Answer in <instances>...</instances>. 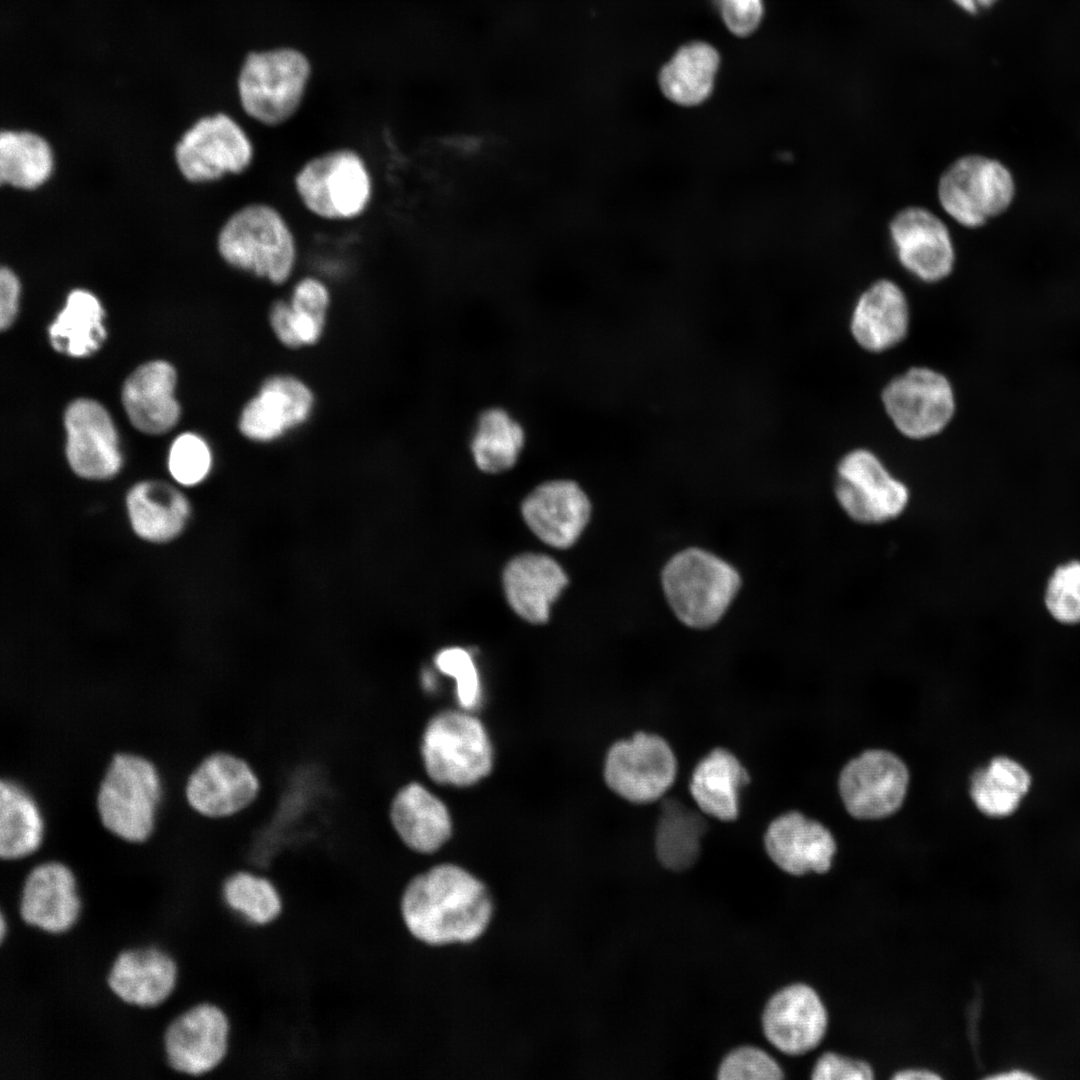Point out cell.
<instances>
[{
    "label": "cell",
    "instance_id": "1",
    "mask_svg": "<svg viewBox=\"0 0 1080 1080\" xmlns=\"http://www.w3.org/2000/svg\"><path fill=\"white\" fill-rule=\"evenodd\" d=\"M400 916L421 943H470L487 929L493 901L487 887L465 869L441 864L411 878L400 896Z\"/></svg>",
    "mask_w": 1080,
    "mask_h": 1080
},
{
    "label": "cell",
    "instance_id": "2",
    "mask_svg": "<svg viewBox=\"0 0 1080 1080\" xmlns=\"http://www.w3.org/2000/svg\"><path fill=\"white\" fill-rule=\"evenodd\" d=\"M221 259L234 270L272 286L295 276L300 245L283 210L266 200H251L235 209L216 240Z\"/></svg>",
    "mask_w": 1080,
    "mask_h": 1080
},
{
    "label": "cell",
    "instance_id": "3",
    "mask_svg": "<svg viewBox=\"0 0 1080 1080\" xmlns=\"http://www.w3.org/2000/svg\"><path fill=\"white\" fill-rule=\"evenodd\" d=\"M291 185L301 207L328 223L363 218L376 195L371 164L352 145H338L311 155L295 170Z\"/></svg>",
    "mask_w": 1080,
    "mask_h": 1080
},
{
    "label": "cell",
    "instance_id": "4",
    "mask_svg": "<svg viewBox=\"0 0 1080 1080\" xmlns=\"http://www.w3.org/2000/svg\"><path fill=\"white\" fill-rule=\"evenodd\" d=\"M312 75L310 58L296 47L250 51L241 60L235 78L239 107L258 126L283 127L301 111Z\"/></svg>",
    "mask_w": 1080,
    "mask_h": 1080
},
{
    "label": "cell",
    "instance_id": "5",
    "mask_svg": "<svg viewBox=\"0 0 1080 1080\" xmlns=\"http://www.w3.org/2000/svg\"><path fill=\"white\" fill-rule=\"evenodd\" d=\"M660 585L677 620L688 628L705 630L717 625L734 603L741 575L729 561L701 547H687L664 564Z\"/></svg>",
    "mask_w": 1080,
    "mask_h": 1080
},
{
    "label": "cell",
    "instance_id": "6",
    "mask_svg": "<svg viewBox=\"0 0 1080 1080\" xmlns=\"http://www.w3.org/2000/svg\"><path fill=\"white\" fill-rule=\"evenodd\" d=\"M162 794L154 764L133 753H117L100 782L96 807L102 825L130 843H142L153 832Z\"/></svg>",
    "mask_w": 1080,
    "mask_h": 1080
},
{
    "label": "cell",
    "instance_id": "7",
    "mask_svg": "<svg viewBox=\"0 0 1080 1080\" xmlns=\"http://www.w3.org/2000/svg\"><path fill=\"white\" fill-rule=\"evenodd\" d=\"M176 159L189 181L214 182L249 172L257 159V147L237 118L219 111L201 117L184 134Z\"/></svg>",
    "mask_w": 1080,
    "mask_h": 1080
},
{
    "label": "cell",
    "instance_id": "8",
    "mask_svg": "<svg viewBox=\"0 0 1080 1080\" xmlns=\"http://www.w3.org/2000/svg\"><path fill=\"white\" fill-rule=\"evenodd\" d=\"M1014 181L999 161L977 154L950 163L937 183L942 210L956 223L977 228L1003 213L1012 202Z\"/></svg>",
    "mask_w": 1080,
    "mask_h": 1080
},
{
    "label": "cell",
    "instance_id": "9",
    "mask_svg": "<svg viewBox=\"0 0 1080 1080\" xmlns=\"http://www.w3.org/2000/svg\"><path fill=\"white\" fill-rule=\"evenodd\" d=\"M421 753L429 777L440 784L472 785L492 768V749L481 722L445 711L427 725Z\"/></svg>",
    "mask_w": 1080,
    "mask_h": 1080
},
{
    "label": "cell",
    "instance_id": "10",
    "mask_svg": "<svg viewBox=\"0 0 1080 1080\" xmlns=\"http://www.w3.org/2000/svg\"><path fill=\"white\" fill-rule=\"evenodd\" d=\"M834 494L846 515L863 525L898 518L910 499L907 486L890 473L876 454L864 448L851 450L840 459Z\"/></svg>",
    "mask_w": 1080,
    "mask_h": 1080
},
{
    "label": "cell",
    "instance_id": "11",
    "mask_svg": "<svg viewBox=\"0 0 1080 1080\" xmlns=\"http://www.w3.org/2000/svg\"><path fill=\"white\" fill-rule=\"evenodd\" d=\"M677 770L675 753L663 737L637 732L610 747L604 764V779L621 798L634 804H648L666 794L676 779Z\"/></svg>",
    "mask_w": 1080,
    "mask_h": 1080
},
{
    "label": "cell",
    "instance_id": "12",
    "mask_svg": "<svg viewBox=\"0 0 1080 1080\" xmlns=\"http://www.w3.org/2000/svg\"><path fill=\"white\" fill-rule=\"evenodd\" d=\"M881 399L895 428L915 440L942 432L955 412L950 381L927 367H913L894 377L884 387Z\"/></svg>",
    "mask_w": 1080,
    "mask_h": 1080
},
{
    "label": "cell",
    "instance_id": "13",
    "mask_svg": "<svg viewBox=\"0 0 1080 1080\" xmlns=\"http://www.w3.org/2000/svg\"><path fill=\"white\" fill-rule=\"evenodd\" d=\"M315 402L312 388L302 378L290 373L272 374L242 406L238 430L250 442L274 443L306 424Z\"/></svg>",
    "mask_w": 1080,
    "mask_h": 1080
},
{
    "label": "cell",
    "instance_id": "14",
    "mask_svg": "<svg viewBox=\"0 0 1080 1080\" xmlns=\"http://www.w3.org/2000/svg\"><path fill=\"white\" fill-rule=\"evenodd\" d=\"M909 782L906 765L885 750H868L842 769L839 791L846 810L855 818L887 817L902 805Z\"/></svg>",
    "mask_w": 1080,
    "mask_h": 1080
},
{
    "label": "cell",
    "instance_id": "15",
    "mask_svg": "<svg viewBox=\"0 0 1080 1080\" xmlns=\"http://www.w3.org/2000/svg\"><path fill=\"white\" fill-rule=\"evenodd\" d=\"M230 1034V1020L221 1007L196 1004L171 1021L164 1033L168 1064L183 1074H207L226 1058Z\"/></svg>",
    "mask_w": 1080,
    "mask_h": 1080
},
{
    "label": "cell",
    "instance_id": "16",
    "mask_svg": "<svg viewBox=\"0 0 1080 1080\" xmlns=\"http://www.w3.org/2000/svg\"><path fill=\"white\" fill-rule=\"evenodd\" d=\"M889 235L900 264L926 283L944 280L953 271L955 249L945 222L928 208L908 206L889 223Z\"/></svg>",
    "mask_w": 1080,
    "mask_h": 1080
},
{
    "label": "cell",
    "instance_id": "17",
    "mask_svg": "<svg viewBox=\"0 0 1080 1080\" xmlns=\"http://www.w3.org/2000/svg\"><path fill=\"white\" fill-rule=\"evenodd\" d=\"M260 792V781L243 758L214 752L192 771L185 784V798L198 814L208 818L233 816L249 807Z\"/></svg>",
    "mask_w": 1080,
    "mask_h": 1080
},
{
    "label": "cell",
    "instance_id": "18",
    "mask_svg": "<svg viewBox=\"0 0 1080 1080\" xmlns=\"http://www.w3.org/2000/svg\"><path fill=\"white\" fill-rule=\"evenodd\" d=\"M66 457L78 476L109 479L122 466L119 439L113 420L99 402L80 398L66 409Z\"/></svg>",
    "mask_w": 1080,
    "mask_h": 1080
},
{
    "label": "cell",
    "instance_id": "19",
    "mask_svg": "<svg viewBox=\"0 0 1080 1080\" xmlns=\"http://www.w3.org/2000/svg\"><path fill=\"white\" fill-rule=\"evenodd\" d=\"M828 1012L817 991L804 983L787 985L767 1002L762 1013L766 1039L780 1052L800 1056L823 1041Z\"/></svg>",
    "mask_w": 1080,
    "mask_h": 1080
},
{
    "label": "cell",
    "instance_id": "20",
    "mask_svg": "<svg viewBox=\"0 0 1080 1080\" xmlns=\"http://www.w3.org/2000/svg\"><path fill=\"white\" fill-rule=\"evenodd\" d=\"M591 511L587 494L568 479L543 482L521 504L522 517L530 530L558 549L574 545L590 521Z\"/></svg>",
    "mask_w": 1080,
    "mask_h": 1080
},
{
    "label": "cell",
    "instance_id": "21",
    "mask_svg": "<svg viewBox=\"0 0 1080 1080\" xmlns=\"http://www.w3.org/2000/svg\"><path fill=\"white\" fill-rule=\"evenodd\" d=\"M332 304L327 281L316 274L295 279L286 297L269 306L267 319L276 340L288 349L317 344L324 335Z\"/></svg>",
    "mask_w": 1080,
    "mask_h": 1080
},
{
    "label": "cell",
    "instance_id": "22",
    "mask_svg": "<svg viewBox=\"0 0 1080 1080\" xmlns=\"http://www.w3.org/2000/svg\"><path fill=\"white\" fill-rule=\"evenodd\" d=\"M80 907L75 876L64 863L43 862L27 874L19 901L26 924L51 934L64 933L77 921Z\"/></svg>",
    "mask_w": 1080,
    "mask_h": 1080
},
{
    "label": "cell",
    "instance_id": "23",
    "mask_svg": "<svg viewBox=\"0 0 1080 1080\" xmlns=\"http://www.w3.org/2000/svg\"><path fill=\"white\" fill-rule=\"evenodd\" d=\"M764 847L775 865L794 876L826 873L836 852L830 831L796 811L782 814L769 824Z\"/></svg>",
    "mask_w": 1080,
    "mask_h": 1080
},
{
    "label": "cell",
    "instance_id": "24",
    "mask_svg": "<svg viewBox=\"0 0 1080 1080\" xmlns=\"http://www.w3.org/2000/svg\"><path fill=\"white\" fill-rule=\"evenodd\" d=\"M909 323V303L904 291L890 279H879L857 299L850 330L864 350L881 353L906 337Z\"/></svg>",
    "mask_w": 1080,
    "mask_h": 1080
},
{
    "label": "cell",
    "instance_id": "25",
    "mask_svg": "<svg viewBox=\"0 0 1080 1080\" xmlns=\"http://www.w3.org/2000/svg\"><path fill=\"white\" fill-rule=\"evenodd\" d=\"M568 584L563 568L550 556L523 553L503 572L506 599L513 611L532 624L546 623L550 608Z\"/></svg>",
    "mask_w": 1080,
    "mask_h": 1080
},
{
    "label": "cell",
    "instance_id": "26",
    "mask_svg": "<svg viewBox=\"0 0 1080 1080\" xmlns=\"http://www.w3.org/2000/svg\"><path fill=\"white\" fill-rule=\"evenodd\" d=\"M175 386L176 372L165 361H151L133 371L122 389V403L131 423L147 434L170 430L180 415Z\"/></svg>",
    "mask_w": 1080,
    "mask_h": 1080
},
{
    "label": "cell",
    "instance_id": "27",
    "mask_svg": "<svg viewBox=\"0 0 1080 1080\" xmlns=\"http://www.w3.org/2000/svg\"><path fill=\"white\" fill-rule=\"evenodd\" d=\"M177 980L173 958L155 947L119 953L107 976L110 990L123 1002L146 1008L165 1001Z\"/></svg>",
    "mask_w": 1080,
    "mask_h": 1080
},
{
    "label": "cell",
    "instance_id": "28",
    "mask_svg": "<svg viewBox=\"0 0 1080 1080\" xmlns=\"http://www.w3.org/2000/svg\"><path fill=\"white\" fill-rule=\"evenodd\" d=\"M126 507L135 534L152 543H165L179 536L191 513L185 495L158 480L135 484L127 493Z\"/></svg>",
    "mask_w": 1080,
    "mask_h": 1080
},
{
    "label": "cell",
    "instance_id": "29",
    "mask_svg": "<svg viewBox=\"0 0 1080 1080\" xmlns=\"http://www.w3.org/2000/svg\"><path fill=\"white\" fill-rule=\"evenodd\" d=\"M389 817L402 842L418 853L436 851L451 834V820L446 806L416 782L405 785L396 793Z\"/></svg>",
    "mask_w": 1080,
    "mask_h": 1080
},
{
    "label": "cell",
    "instance_id": "30",
    "mask_svg": "<svg viewBox=\"0 0 1080 1080\" xmlns=\"http://www.w3.org/2000/svg\"><path fill=\"white\" fill-rule=\"evenodd\" d=\"M749 774L739 759L725 748H715L702 758L691 775L689 790L705 816L729 822L739 815V792Z\"/></svg>",
    "mask_w": 1080,
    "mask_h": 1080
},
{
    "label": "cell",
    "instance_id": "31",
    "mask_svg": "<svg viewBox=\"0 0 1080 1080\" xmlns=\"http://www.w3.org/2000/svg\"><path fill=\"white\" fill-rule=\"evenodd\" d=\"M721 57L705 41L682 45L659 71L658 84L663 95L681 106H695L712 93Z\"/></svg>",
    "mask_w": 1080,
    "mask_h": 1080
},
{
    "label": "cell",
    "instance_id": "32",
    "mask_svg": "<svg viewBox=\"0 0 1080 1080\" xmlns=\"http://www.w3.org/2000/svg\"><path fill=\"white\" fill-rule=\"evenodd\" d=\"M704 814L677 799L662 802L655 831V851L659 862L672 871L693 866L706 832Z\"/></svg>",
    "mask_w": 1080,
    "mask_h": 1080
},
{
    "label": "cell",
    "instance_id": "33",
    "mask_svg": "<svg viewBox=\"0 0 1080 1080\" xmlns=\"http://www.w3.org/2000/svg\"><path fill=\"white\" fill-rule=\"evenodd\" d=\"M525 442L522 424L504 408L491 407L477 418L469 448L479 470L498 474L517 463Z\"/></svg>",
    "mask_w": 1080,
    "mask_h": 1080
},
{
    "label": "cell",
    "instance_id": "34",
    "mask_svg": "<svg viewBox=\"0 0 1080 1080\" xmlns=\"http://www.w3.org/2000/svg\"><path fill=\"white\" fill-rule=\"evenodd\" d=\"M104 310L92 293L76 289L49 326L53 348L72 357H86L99 349L106 338Z\"/></svg>",
    "mask_w": 1080,
    "mask_h": 1080
},
{
    "label": "cell",
    "instance_id": "35",
    "mask_svg": "<svg viewBox=\"0 0 1080 1080\" xmlns=\"http://www.w3.org/2000/svg\"><path fill=\"white\" fill-rule=\"evenodd\" d=\"M44 822L32 796L12 780L0 782V856L18 860L37 851Z\"/></svg>",
    "mask_w": 1080,
    "mask_h": 1080
},
{
    "label": "cell",
    "instance_id": "36",
    "mask_svg": "<svg viewBox=\"0 0 1080 1080\" xmlns=\"http://www.w3.org/2000/svg\"><path fill=\"white\" fill-rule=\"evenodd\" d=\"M970 796L977 809L989 817L1013 814L1029 791L1031 776L1017 761L1006 757L993 758L985 768L971 776Z\"/></svg>",
    "mask_w": 1080,
    "mask_h": 1080
},
{
    "label": "cell",
    "instance_id": "37",
    "mask_svg": "<svg viewBox=\"0 0 1080 1080\" xmlns=\"http://www.w3.org/2000/svg\"><path fill=\"white\" fill-rule=\"evenodd\" d=\"M225 905L247 924L269 926L277 921L284 909L283 897L268 877L239 870L230 874L222 885Z\"/></svg>",
    "mask_w": 1080,
    "mask_h": 1080
},
{
    "label": "cell",
    "instance_id": "38",
    "mask_svg": "<svg viewBox=\"0 0 1080 1080\" xmlns=\"http://www.w3.org/2000/svg\"><path fill=\"white\" fill-rule=\"evenodd\" d=\"M52 153L47 142L30 132L5 131L0 135V180L32 189L50 175Z\"/></svg>",
    "mask_w": 1080,
    "mask_h": 1080
},
{
    "label": "cell",
    "instance_id": "39",
    "mask_svg": "<svg viewBox=\"0 0 1080 1080\" xmlns=\"http://www.w3.org/2000/svg\"><path fill=\"white\" fill-rule=\"evenodd\" d=\"M212 464L210 446L195 433L179 435L170 447L168 469L173 479L183 486H194L206 479Z\"/></svg>",
    "mask_w": 1080,
    "mask_h": 1080
},
{
    "label": "cell",
    "instance_id": "40",
    "mask_svg": "<svg viewBox=\"0 0 1080 1080\" xmlns=\"http://www.w3.org/2000/svg\"><path fill=\"white\" fill-rule=\"evenodd\" d=\"M1044 601L1058 622H1080V562L1072 561L1055 569L1048 581Z\"/></svg>",
    "mask_w": 1080,
    "mask_h": 1080
},
{
    "label": "cell",
    "instance_id": "41",
    "mask_svg": "<svg viewBox=\"0 0 1080 1080\" xmlns=\"http://www.w3.org/2000/svg\"><path fill=\"white\" fill-rule=\"evenodd\" d=\"M717 1077L721 1080H779L783 1078V1070L764 1050L742 1046L724 1057Z\"/></svg>",
    "mask_w": 1080,
    "mask_h": 1080
},
{
    "label": "cell",
    "instance_id": "42",
    "mask_svg": "<svg viewBox=\"0 0 1080 1080\" xmlns=\"http://www.w3.org/2000/svg\"><path fill=\"white\" fill-rule=\"evenodd\" d=\"M438 669L457 682V697L462 707L474 708L480 700V683L470 654L459 647L447 648L435 659Z\"/></svg>",
    "mask_w": 1080,
    "mask_h": 1080
},
{
    "label": "cell",
    "instance_id": "43",
    "mask_svg": "<svg viewBox=\"0 0 1080 1080\" xmlns=\"http://www.w3.org/2000/svg\"><path fill=\"white\" fill-rule=\"evenodd\" d=\"M811 1077L814 1080H870L874 1078V1070L864 1060L829 1051L816 1060Z\"/></svg>",
    "mask_w": 1080,
    "mask_h": 1080
},
{
    "label": "cell",
    "instance_id": "44",
    "mask_svg": "<svg viewBox=\"0 0 1080 1080\" xmlns=\"http://www.w3.org/2000/svg\"><path fill=\"white\" fill-rule=\"evenodd\" d=\"M715 3L724 25L737 37L752 35L761 24L763 0H715Z\"/></svg>",
    "mask_w": 1080,
    "mask_h": 1080
},
{
    "label": "cell",
    "instance_id": "45",
    "mask_svg": "<svg viewBox=\"0 0 1080 1080\" xmlns=\"http://www.w3.org/2000/svg\"><path fill=\"white\" fill-rule=\"evenodd\" d=\"M20 283L17 276L3 267L0 271V327L11 326L18 311Z\"/></svg>",
    "mask_w": 1080,
    "mask_h": 1080
},
{
    "label": "cell",
    "instance_id": "46",
    "mask_svg": "<svg viewBox=\"0 0 1080 1080\" xmlns=\"http://www.w3.org/2000/svg\"><path fill=\"white\" fill-rule=\"evenodd\" d=\"M895 1080H938L941 1076L927 1068H905L894 1073Z\"/></svg>",
    "mask_w": 1080,
    "mask_h": 1080
},
{
    "label": "cell",
    "instance_id": "47",
    "mask_svg": "<svg viewBox=\"0 0 1080 1080\" xmlns=\"http://www.w3.org/2000/svg\"><path fill=\"white\" fill-rule=\"evenodd\" d=\"M958 6L970 13H978L992 6L997 0H953Z\"/></svg>",
    "mask_w": 1080,
    "mask_h": 1080
},
{
    "label": "cell",
    "instance_id": "48",
    "mask_svg": "<svg viewBox=\"0 0 1080 1080\" xmlns=\"http://www.w3.org/2000/svg\"><path fill=\"white\" fill-rule=\"evenodd\" d=\"M989 1078L990 1079H995V1080H1015V1079L1016 1080H1018V1079L1026 1080V1079H1035L1036 1077L1033 1074H1031V1073H1029L1027 1071L1015 1069V1070H1009V1071H1005V1072H1002V1073H998L996 1075L990 1076Z\"/></svg>",
    "mask_w": 1080,
    "mask_h": 1080
},
{
    "label": "cell",
    "instance_id": "49",
    "mask_svg": "<svg viewBox=\"0 0 1080 1080\" xmlns=\"http://www.w3.org/2000/svg\"><path fill=\"white\" fill-rule=\"evenodd\" d=\"M0 928H1L0 929V936H1V940H3V938L5 937V918H4L3 915H1V918H0Z\"/></svg>",
    "mask_w": 1080,
    "mask_h": 1080
}]
</instances>
